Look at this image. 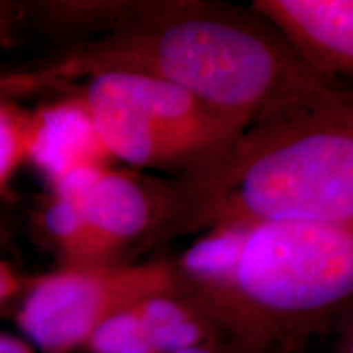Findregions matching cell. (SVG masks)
<instances>
[{"mask_svg": "<svg viewBox=\"0 0 353 353\" xmlns=\"http://www.w3.org/2000/svg\"><path fill=\"white\" fill-rule=\"evenodd\" d=\"M176 180L179 210L162 244L249 221L353 224V81L325 76Z\"/></svg>", "mask_w": 353, "mask_h": 353, "instance_id": "1", "label": "cell"}, {"mask_svg": "<svg viewBox=\"0 0 353 353\" xmlns=\"http://www.w3.org/2000/svg\"><path fill=\"white\" fill-rule=\"evenodd\" d=\"M172 263L185 293L245 353L294 341L353 304V224H223Z\"/></svg>", "mask_w": 353, "mask_h": 353, "instance_id": "2", "label": "cell"}, {"mask_svg": "<svg viewBox=\"0 0 353 353\" xmlns=\"http://www.w3.org/2000/svg\"><path fill=\"white\" fill-rule=\"evenodd\" d=\"M48 70L59 83L105 72L151 76L247 123L325 77L252 7L203 0H172L159 15L79 46Z\"/></svg>", "mask_w": 353, "mask_h": 353, "instance_id": "3", "label": "cell"}, {"mask_svg": "<svg viewBox=\"0 0 353 353\" xmlns=\"http://www.w3.org/2000/svg\"><path fill=\"white\" fill-rule=\"evenodd\" d=\"M79 97L113 161L170 176L213 164L249 126L182 87L143 74H100L87 79Z\"/></svg>", "mask_w": 353, "mask_h": 353, "instance_id": "4", "label": "cell"}, {"mask_svg": "<svg viewBox=\"0 0 353 353\" xmlns=\"http://www.w3.org/2000/svg\"><path fill=\"white\" fill-rule=\"evenodd\" d=\"M179 286L172 260L63 267L30 286L17 322L43 353H72L110 317Z\"/></svg>", "mask_w": 353, "mask_h": 353, "instance_id": "5", "label": "cell"}, {"mask_svg": "<svg viewBox=\"0 0 353 353\" xmlns=\"http://www.w3.org/2000/svg\"><path fill=\"white\" fill-rule=\"evenodd\" d=\"M99 267L128 263V250L162 244L179 208L176 176L107 167L77 203Z\"/></svg>", "mask_w": 353, "mask_h": 353, "instance_id": "6", "label": "cell"}, {"mask_svg": "<svg viewBox=\"0 0 353 353\" xmlns=\"http://www.w3.org/2000/svg\"><path fill=\"white\" fill-rule=\"evenodd\" d=\"M250 7L312 69L353 81V0H255Z\"/></svg>", "mask_w": 353, "mask_h": 353, "instance_id": "7", "label": "cell"}, {"mask_svg": "<svg viewBox=\"0 0 353 353\" xmlns=\"http://www.w3.org/2000/svg\"><path fill=\"white\" fill-rule=\"evenodd\" d=\"M25 152L50 185L77 167L114 162L79 95L26 113Z\"/></svg>", "mask_w": 353, "mask_h": 353, "instance_id": "8", "label": "cell"}, {"mask_svg": "<svg viewBox=\"0 0 353 353\" xmlns=\"http://www.w3.org/2000/svg\"><path fill=\"white\" fill-rule=\"evenodd\" d=\"M136 311L156 353H174L218 341L221 334L208 312L185 293L182 286L144 299Z\"/></svg>", "mask_w": 353, "mask_h": 353, "instance_id": "9", "label": "cell"}, {"mask_svg": "<svg viewBox=\"0 0 353 353\" xmlns=\"http://www.w3.org/2000/svg\"><path fill=\"white\" fill-rule=\"evenodd\" d=\"M44 226L56 244L63 267H99L85 219L76 203L52 196L44 211Z\"/></svg>", "mask_w": 353, "mask_h": 353, "instance_id": "10", "label": "cell"}, {"mask_svg": "<svg viewBox=\"0 0 353 353\" xmlns=\"http://www.w3.org/2000/svg\"><path fill=\"white\" fill-rule=\"evenodd\" d=\"M136 306L118 312L100 324L83 348L88 353H156Z\"/></svg>", "mask_w": 353, "mask_h": 353, "instance_id": "11", "label": "cell"}, {"mask_svg": "<svg viewBox=\"0 0 353 353\" xmlns=\"http://www.w3.org/2000/svg\"><path fill=\"white\" fill-rule=\"evenodd\" d=\"M26 112H19L0 100V190L26 161L25 152Z\"/></svg>", "mask_w": 353, "mask_h": 353, "instance_id": "12", "label": "cell"}, {"mask_svg": "<svg viewBox=\"0 0 353 353\" xmlns=\"http://www.w3.org/2000/svg\"><path fill=\"white\" fill-rule=\"evenodd\" d=\"M59 83L48 70L41 72H23V74H2L0 72V100L7 97H19L37 94L46 87Z\"/></svg>", "mask_w": 353, "mask_h": 353, "instance_id": "13", "label": "cell"}, {"mask_svg": "<svg viewBox=\"0 0 353 353\" xmlns=\"http://www.w3.org/2000/svg\"><path fill=\"white\" fill-rule=\"evenodd\" d=\"M21 288V280L8 265L0 262V307Z\"/></svg>", "mask_w": 353, "mask_h": 353, "instance_id": "14", "label": "cell"}, {"mask_svg": "<svg viewBox=\"0 0 353 353\" xmlns=\"http://www.w3.org/2000/svg\"><path fill=\"white\" fill-rule=\"evenodd\" d=\"M174 353H245L241 347H237L236 343L229 341L226 347L219 345L218 341H211L200 343V345H193L188 348H182V350H176Z\"/></svg>", "mask_w": 353, "mask_h": 353, "instance_id": "15", "label": "cell"}, {"mask_svg": "<svg viewBox=\"0 0 353 353\" xmlns=\"http://www.w3.org/2000/svg\"><path fill=\"white\" fill-rule=\"evenodd\" d=\"M13 20H15L13 8L0 3V48L8 44V39H10L13 30Z\"/></svg>", "mask_w": 353, "mask_h": 353, "instance_id": "16", "label": "cell"}, {"mask_svg": "<svg viewBox=\"0 0 353 353\" xmlns=\"http://www.w3.org/2000/svg\"><path fill=\"white\" fill-rule=\"evenodd\" d=\"M0 353H33V350L21 339L0 334Z\"/></svg>", "mask_w": 353, "mask_h": 353, "instance_id": "17", "label": "cell"}, {"mask_svg": "<svg viewBox=\"0 0 353 353\" xmlns=\"http://www.w3.org/2000/svg\"><path fill=\"white\" fill-rule=\"evenodd\" d=\"M339 353H353V316L348 321L345 330H343Z\"/></svg>", "mask_w": 353, "mask_h": 353, "instance_id": "18", "label": "cell"}]
</instances>
